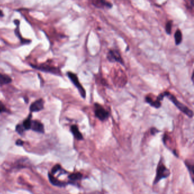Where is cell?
<instances>
[{"label":"cell","instance_id":"cell-1","mask_svg":"<svg viewBox=\"0 0 194 194\" xmlns=\"http://www.w3.org/2000/svg\"><path fill=\"white\" fill-rule=\"evenodd\" d=\"M164 93V97H167L170 101L176 106V108L180 110L184 114H185L190 118H192L193 117L194 114L193 110L189 109L187 106L180 102L174 95H173L168 91H165Z\"/></svg>","mask_w":194,"mask_h":194},{"label":"cell","instance_id":"cell-2","mask_svg":"<svg viewBox=\"0 0 194 194\" xmlns=\"http://www.w3.org/2000/svg\"><path fill=\"white\" fill-rule=\"evenodd\" d=\"M170 175V170H169L164 164L162 161V158L161 159L159 164L157 165L156 176L154 181V184L158 183L161 179L169 177Z\"/></svg>","mask_w":194,"mask_h":194},{"label":"cell","instance_id":"cell-3","mask_svg":"<svg viewBox=\"0 0 194 194\" xmlns=\"http://www.w3.org/2000/svg\"><path fill=\"white\" fill-rule=\"evenodd\" d=\"M67 76L68 78L70 79L71 82L73 84V85L76 87V88L78 89L79 91L80 95L83 98H85L86 97V92L83 88V87L81 85V83L79 81V79L76 74L71 72H68L67 73Z\"/></svg>","mask_w":194,"mask_h":194},{"label":"cell","instance_id":"cell-4","mask_svg":"<svg viewBox=\"0 0 194 194\" xmlns=\"http://www.w3.org/2000/svg\"><path fill=\"white\" fill-rule=\"evenodd\" d=\"M31 66L36 70L41 71L42 72L50 73L56 75H61V70L58 68L50 66L47 64H41L40 65L31 64Z\"/></svg>","mask_w":194,"mask_h":194},{"label":"cell","instance_id":"cell-5","mask_svg":"<svg viewBox=\"0 0 194 194\" xmlns=\"http://www.w3.org/2000/svg\"><path fill=\"white\" fill-rule=\"evenodd\" d=\"M95 115L100 121H105L109 117V112L99 104L95 103Z\"/></svg>","mask_w":194,"mask_h":194},{"label":"cell","instance_id":"cell-6","mask_svg":"<svg viewBox=\"0 0 194 194\" xmlns=\"http://www.w3.org/2000/svg\"><path fill=\"white\" fill-rule=\"evenodd\" d=\"M107 59L110 62H118L122 65L124 64L121 55L117 50H110L107 54Z\"/></svg>","mask_w":194,"mask_h":194},{"label":"cell","instance_id":"cell-7","mask_svg":"<svg viewBox=\"0 0 194 194\" xmlns=\"http://www.w3.org/2000/svg\"><path fill=\"white\" fill-rule=\"evenodd\" d=\"M164 93H161L158 97L154 99L152 96L150 95H147L145 97L146 101L148 104H149L152 107H154L155 108H159L161 106V101L163 100L164 98Z\"/></svg>","mask_w":194,"mask_h":194},{"label":"cell","instance_id":"cell-8","mask_svg":"<svg viewBox=\"0 0 194 194\" xmlns=\"http://www.w3.org/2000/svg\"><path fill=\"white\" fill-rule=\"evenodd\" d=\"M93 6L98 9H110L113 5L107 0H91Z\"/></svg>","mask_w":194,"mask_h":194},{"label":"cell","instance_id":"cell-9","mask_svg":"<svg viewBox=\"0 0 194 194\" xmlns=\"http://www.w3.org/2000/svg\"><path fill=\"white\" fill-rule=\"evenodd\" d=\"M44 108V101L42 98H40L31 104L30 107L31 112H36L42 110Z\"/></svg>","mask_w":194,"mask_h":194},{"label":"cell","instance_id":"cell-10","mask_svg":"<svg viewBox=\"0 0 194 194\" xmlns=\"http://www.w3.org/2000/svg\"><path fill=\"white\" fill-rule=\"evenodd\" d=\"M30 129L40 133H44V127L43 124L41 122L36 120H31Z\"/></svg>","mask_w":194,"mask_h":194},{"label":"cell","instance_id":"cell-11","mask_svg":"<svg viewBox=\"0 0 194 194\" xmlns=\"http://www.w3.org/2000/svg\"><path fill=\"white\" fill-rule=\"evenodd\" d=\"M14 23L16 26V29L14 30V33H15L16 36L18 37V39L20 40L22 44H28L29 43H30V41L24 39L21 36V34L20 30H19V24H20L19 21L18 19H15L14 21Z\"/></svg>","mask_w":194,"mask_h":194},{"label":"cell","instance_id":"cell-12","mask_svg":"<svg viewBox=\"0 0 194 194\" xmlns=\"http://www.w3.org/2000/svg\"><path fill=\"white\" fill-rule=\"evenodd\" d=\"M48 176H49L50 182L53 185H54L55 186H57V187H66L67 186L68 184H69L68 183H67V182L60 181L56 178H55V177L53 176V174H51L50 173L48 174Z\"/></svg>","mask_w":194,"mask_h":194},{"label":"cell","instance_id":"cell-13","mask_svg":"<svg viewBox=\"0 0 194 194\" xmlns=\"http://www.w3.org/2000/svg\"><path fill=\"white\" fill-rule=\"evenodd\" d=\"M71 132L73 133L74 137L78 140H82L83 139V137L81 133L79 131V128L77 125H73L71 127Z\"/></svg>","mask_w":194,"mask_h":194},{"label":"cell","instance_id":"cell-14","mask_svg":"<svg viewBox=\"0 0 194 194\" xmlns=\"http://www.w3.org/2000/svg\"><path fill=\"white\" fill-rule=\"evenodd\" d=\"M68 178L69 180L70 181V182H69V183L75 184V182L79 181L82 179L83 175L80 173L77 172V173H73V174H70L69 176H68Z\"/></svg>","mask_w":194,"mask_h":194},{"label":"cell","instance_id":"cell-15","mask_svg":"<svg viewBox=\"0 0 194 194\" xmlns=\"http://www.w3.org/2000/svg\"><path fill=\"white\" fill-rule=\"evenodd\" d=\"M12 81V78L7 75H4L0 73V85H5L11 83Z\"/></svg>","mask_w":194,"mask_h":194},{"label":"cell","instance_id":"cell-16","mask_svg":"<svg viewBox=\"0 0 194 194\" xmlns=\"http://www.w3.org/2000/svg\"><path fill=\"white\" fill-rule=\"evenodd\" d=\"M184 164H186V166H187V169H188L189 173L191 175V179L193 181V182L194 181V164L193 162H191L189 161H186L184 162Z\"/></svg>","mask_w":194,"mask_h":194},{"label":"cell","instance_id":"cell-17","mask_svg":"<svg viewBox=\"0 0 194 194\" xmlns=\"http://www.w3.org/2000/svg\"><path fill=\"white\" fill-rule=\"evenodd\" d=\"M174 38H175V42L176 45H179L181 44L182 41V34L181 31L178 29L175 31L174 34Z\"/></svg>","mask_w":194,"mask_h":194},{"label":"cell","instance_id":"cell-18","mask_svg":"<svg viewBox=\"0 0 194 194\" xmlns=\"http://www.w3.org/2000/svg\"><path fill=\"white\" fill-rule=\"evenodd\" d=\"M31 116H32L31 114H30L29 115V116H28V117L26 120H24V122H23L22 125H23L24 129L26 130L30 129L31 123Z\"/></svg>","mask_w":194,"mask_h":194},{"label":"cell","instance_id":"cell-19","mask_svg":"<svg viewBox=\"0 0 194 194\" xmlns=\"http://www.w3.org/2000/svg\"><path fill=\"white\" fill-rule=\"evenodd\" d=\"M26 130L24 129V127L23 126L22 124H18L16 127V131L19 134H20L21 136H23L24 133V131Z\"/></svg>","mask_w":194,"mask_h":194},{"label":"cell","instance_id":"cell-20","mask_svg":"<svg viewBox=\"0 0 194 194\" xmlns=\"http://www.w3.org/2000/svg\"><path fill=\"white\" fill-rule=\"evenodd\" d=\"M172 25H173V21L171 20L169 21L165 26V30L167 34L170 35L171 33V28H172Z\"/></svg>","mask_w":194,"mask_h":194},{"label":"cell","instance_id":"cell-21","mask_svg":"<svg viewBox=\"0 0 194 194\" xmlns=\"http://www.w3.org/2000/svg\"><path fill=\"white\" fill-rule=\"evenodd\" d=\"M62 170L61 166L59 164H57L56 165H55L53 167V168L52 169L51 171V174L53 175H54L55 174H56V173H58V171H61V170Z\"/></svg>","mask_w":194,"mask_h":194},{"label":"cell","instance_id":"cell-22","mask_svg":"<svg viewBox=\"0 0 194 194\" xmlns=\"http://www.w3.org/2000/svg\"><path fill=\"white\" fill-rule=\"evenodd\" d=\"M6 112V108L5 106L3 104V103L0 101V113L2 112Z\"/></svg>","mask_w":194,"mask_h":194},{"label":"cell","instance_id":"cell-23","mask_svg":"<svg viewBox=\"0 0 194 194\" xmlns=\"http://www.w3.org/2000/svg\"><path fill=\"white\" fill-rule=\"evenodd\" d=\"M24 142L22 140H20V139H18L16 142V145L19 146H22L24 145Z\"/></svg>","mask_w":194,"mask_h":194},{"label":"cell","instance_id":"cell-24","mask_svg":"<svg viewBox=\"0 0 194 194\" xmlns=\"http://www.w3.org/2000/svg\"><path fill=\"white\" fill-rule=\"evenodd\" d=\"M158 130L154 127H153L152 129V130H151V132H152V134L153 135H154L155 134L157 133L158 132Z\"/></svg>","mask_w":194,"mask_h":194},{"label":"cell","instance_id":"cell-25","mask_svg":"<svg viewBox=\"0 0 194 194\" xmlns=\"http://www.w3.org/2000/svg\"><path fill=\"white\" fill-rule=\"evenodd\" d=\"M4 16V13L2 12V11L0 9V17H3Z\"/></svg>","mask_w":194,"mask_h":194},{"label":"cell","instance_id":"cell-26","mask_svg":"<svg viewBox=\"0 0 194 194\" xmlns=\"http://www.w3.org/2000/svg\"><path fill=\"white\" fill-rule=\"evenodd\" d=\"M191 4V5L192 6H194V0H188Z\"/></svg>","mask_w":194,"mask_h":194}]
</instances>
